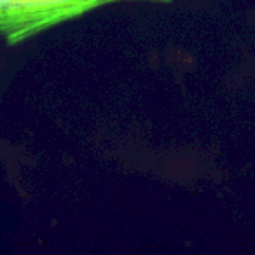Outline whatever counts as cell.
<instances>
[{
  "label": "cell",
  "instance_id": "6da1fadb",
  "mask_svg": "<svg viewBox=\"0 0 255 255\" xmlns=\"http://www.w3.org/2000/svg\"><path fill=\"white\" fill-rule=\"evenodd\" d=\"M116 2L121 0H0V39L16 46L60 23Z\"/></svg>",
  "mask_w": 255,
  "mask_h": 255
}]
</instances>
